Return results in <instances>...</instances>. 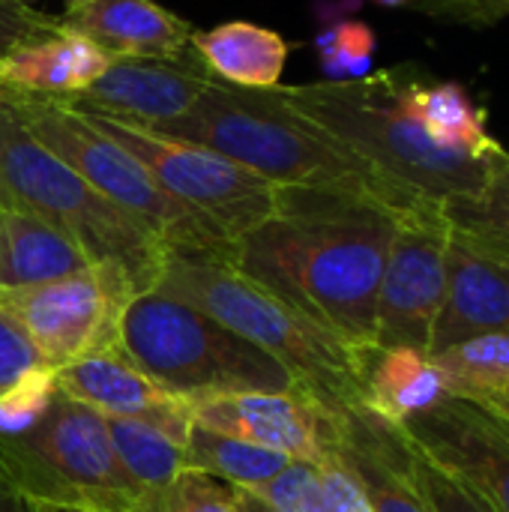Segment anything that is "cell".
Returning a JSON list of instances; mask_svg holds the SVG:
<instances>
[{
  "label": "cell",
  "mask_w": 509,
  "mask_h": 512,
  "mask_svg": "<svg viewBox=\"0 0 509 512\" xmlns=\"http://www.w3.org/2000/svg\"><path fill=\"white\" fill-rule=\"evenodd\" d=\"M408 72L411 66H393L354 81L279 84V93L300 117L345 144L414 201L441 210L447 201L483 189L509 150L480 156L438 144L408 105Z\"/></svg>",
  "instance_id": "3"
},
{
  "label": "cell",
  "mask_w": 509,
  "mask_h": 512,
  "mask_svg": "<svg viewBox=\"0 0 509 512\" xmlns=\"http://www.w3.org/2000/svg\"><path fill=\"white\" fill-rule=\"evenodd\" d=\"M288 462L291 459L276 453V450H264L255 444L201 429L195 423H192L189 438L183 444L186 471H201V474H210L228 486H243V489H255V486L267 483Z\"/></svg>",
  "instance_id": "25"
},
{
  "label": "cell",
  "mask_w": 509,
  "mask_h": 512,
  "mask_svg": "<svg viewBox=\"0 0 509 512\" xmlns=\"http://www.w3.org/2000/svg\"><path fill=\"white\" fill-rule=\"evenodd\" d=\"M399 429L426 462L471 489L492 510L509 512V417L501 408L447 396Z\"/></svg>",
  "instance_id": "12"
},
{
  "label": "cell",
  "mask_w": 509,
  "mask_h": 512,
  "mask_svg": "<svg viewBox=\"0 0 509 512\" xmlns=\"http://www.w3.org/2000/svg\"><path fill=\"white\" fill-rule=\"evenodd\" d=\"M315 465H318V474H321L327 512H372L366 489H363L360 477L354 474V468L339 453V444L333 450H327Z\"/></svg>",
  "instance_id": "32"
},
{
  "label": "cell",
  "mask_w": 509,
  "mask_h": 512,
  "mask_svg": "<svg viewBox=\"0 0 509 512\" xmlns=\"http://www.w3.org/2000/svg\"><path fill=\"white\" fill-rule=\"evenodd\" d=\"M450 396L447 381L429 351L384 348L372 351L366 366L363 405L378 417L402 426Z\"/></svg>",
  "instance_id": "21"
},
{
  "label": "cell",
  "mask_w": 509,
  "mask_h": 512,
  "mask_svg": "<svg viewBox=\"0 0 509 512\" xmlns=\"http://www.w3.org/2000/svg\"><path fill=\"white\" fill-rule=\"evenodd\" d=\"M111 54L87 36L57 24L48 33L24 39L0 57V96L69 102L87 90L108 66Z\"/></svg>",
  "instance_id": "18"
},
{
  "label": "cell",
  "mask_w": 509,
  "mask_h": 512,
  "mask_svg": "<svg viewBox=\"0 0 509 512\" xmlns=\"http://www.w3.org/2000/svg\"><path fill=\"white\" fill-rule=\"evenodd\" d=\"M405 96L417 120L438 144L480 156H495L504 150V144L486 129V111L459 81H438L411 66Z\"/></svg>",
  "instance_id": "23"
},
{
  "label": "cell",
  "mask_w": 509,
  "mask_h": 512,
  "mask_svg": "<svg viewBox=\"0 0 509 512\" xmlns=\"http://www.w3.org/2000/svg\"><path fill=\"white\" fill-rule=\"evenodd\" d=\"M339 453L360 477L372 512H432L414 471V447L405 432L354 405L339 414Z\"/></svg>",
  "instance_id": "16"
},
{
  "label": "cell",
  "mask_w": 509,
  "mask_h": 512,
  "mask_svg": "<svg viewBox=\"0 0 509 512\" xmlns=\"http://www.w3.org/2000/svg\"><path fill=\"white\" fill-rule=\"evenodd\" d=\"M0 483L36 510L144 512V495L114 456L105 417L54 396L42 420L0 435Z\"/></svg>",
  "instance_id": "7"
},
{
  "label": "cell",
  "mask_w": 509,
  "mask_h": 512,
  "mask_svg": "<svg viewBox=\"0 0 509 512\" xmlns=\"http://www.w3.org/2000/svg\"><path fill=\"white\" fill-rule=\"evenodd\" d=\"M138 294L141 288L120 264L96 261L54 282L0 288V306L27 333L42 366L63 369L120 354L123 315Z\"/></svg>",
  "instance_id": "10"
},
{
  "label": "cell",
  "mask_w": 509,
  "mask_h": 512,
  "mask_svg": "<svg viewBox=\"0 0 509 512\" xmlns=\"http://www.w3.org/2000/svg\"><path fill=\"white\" fill-rule=\"evenodd\" d=\"M12 105L27 132L84 177L102 198L135 219L168 252L222 255L231 240L201 213L168 195L153 174L117 141L99 132L78 108L60 99L0 96Z\"/></svg>",
  "instance_id": "8"
},
{
  "label": "cell",
  "mask_w": 509,
  "mask_h": 512,
  "mask_svg": "<svg viewBox=\"0 0 509 512\" xmlns=\"http://www.w3.org/2000/svg\"><path fill=\"white\" fill-rule=\"evenodd\" d=\"M90 255L48 222L0 204V288H27L90 267Z\"/></svg>",
  "instance_id": "20"
},
{
  "label": "cell",
  "mask_w": 509,
  "mask_h": 512,
  "mask_svg": "<svg viewBox=\"0 0 509 512\" xmlns=\"http://www.w3.org/2000/svg\"><path fill=\"white\" fill-rule=\"evenodd\" d=\"M57 24L60 15L39 12L27 0H0V57L15 45H21L24 39L54 30Z\"/></svg>",
  "instance_id": "35"
},
{
  "label": "cell",
  "mask_w": 509,
  "mask_h": 512,
  "mask_svg": "<svg viewBox=\"0 0 509 512\" xmlns=\"http://www.w3.org/2000/svg\"><path fill=\"white\" fill-rule=\"evenodd\" d=\"M0 204L63 231L90 261L120 264L141 291L153 288L168 255L153 234L42 147L6 99H0Z\"/></svg>",
  "instance_id": "6"
},
{
  "label": "cell",
  "mask_w": 509,
  "mask_h": 512,
  "mask_svg": "<svg viewBox=\"0 0 509 512\" xmlns=\"http://www.w3.org/2000/svg\"><path fill=\"white\" fill-rule=\"evenodd\" d=\"M105 426H108L114 456L123 465V471L132 477V483L141 489L144 510H147V504L165 486H171L177 480V474L186 471L183 444L171 441L168 435H162L144 423H132V420L105 417Z\"/></svg>",
  "instance_id": "26"
},
{
  "label": "cell",
  "mask_w": 509,
  "mask_h": 512,
  "mask_svg": "<svg viewBox=\"0 0 509 512\" xmlns=\"http://www.w3.org/2000/svg\"><path fill=\"white\" fill-rule=\"evenodd\" d=\"M441 216L456 240L509 267V153L489 174L483 189L447 201Z\"/></svg>",
  "instance_id": "24"
},
{
  "label": "cell",
  "mask_w": 509,
  "mask_h": 512,
  "mask_svg": "<svg viewBox=\"0 0 509 512\" xmlns=\"http://www.w3.org/2000/svg\"><path fill=\"white\" fill-rule=\"evenodd\" d=\"M492 405H495V408H501V411H504V414H507V417H509V396H504V399H498V402H492Z\"/></svg>",
  "instance_id": "40"
},
{
  "label": "cell",
  "mask_w": 509,
  "mask_h": 512,
  "mask_svg": "<svg viewBox=\"0 0 509 512\" xmlns=\"http://www.w3.org/2000/svg\"><path fill=\"white\" fill-rule=\"evenodd\" d=\"M60 24L111 57H180L192 48V24L156 0H66Z\"/></svg>",
  "instance_id": "19"
},
{
  "label": "cell",
  "mask_w": 509,
  "mask_h": 512,
  "mask_svg": "<svg viewBox=\"0 0 509 512\" xmlns=\"http://www.w3.org/2000/svg\"><path fill=\"white\" fill-rule=\"evenodd\" d=\"M504 18H509V0H438V21L495 27Z\"/></svg>",
  "instance_id": "36"
},
{
  "label": "cell",
  "mask_w": 509,
  "mask_h": 512,
  "mask_svg": "<svg viewBox=\"0 0 509 512\" xmlns=\"http://www.w3.org/2000/svg\"><path fill=\"white\" fill-rule=\"evenodd\" d=\"M210 78L216 75L195 48L180 57H114L87 90L69 99V105L153 129L183 117L201 99Z\"/></svg>",
  "instance_id": "14"
},
{
  "label": "cell",
  "mask_w": 509,
  "mask_h": 512,
  "mask_svg": "<svg viewBox=\"0 0 509 512\" xmlns=\"http://www.w3.org/2000/svg\"><path fill=\"white\" fill-rule=\"evenodd\" d=\"M192 423L303 462H318L339 444V414L303 390L201 399L192 402Z\"/></svg>",
  "instance_id": "13"
},
{
  "label": "cell",
  "mask_w": 509,
  "mask_h": 512,
  "mask_svg": "<svg viewBox=\"0 0 509 512\" xmlns=\"http://www.w3.org/2000/svg\"><path fill=\"white\" fill-rule=\"evenodd\" d=\"M315 45L327 81H354L369 75L378 51L375 30L363 21H336L321 30Z\"/></svg>",
  "instance_id": "28"
},
{
  "label": "cell",
  "mask_w": 509,
  "mask_h": 512,
  "mask_svg": "<svg viewBox=\"0 0 509 512\" xmlns=\"http://www.w3.org/2000/svg\"><path fill=\"white\" fill-rule=\"evenodd\" d=\"M150 132L204 144L276 186L354 195L399 216L438 210L414 201L345 144L300 117L282 99L279 84L261 90L210 78L201 99L183 117L159 123Z\"/></svg>",
  "instance_id": "2"
},
{
  "label": "cell",
  "mask_w": 509,
  "mask_h": 512,
  "mask_svg": "<svg viewBox=\"0 0 509 512\" xmlns=\"http://www.w3.org/2000/svg\"><path fill=\"white\" fill-rule=\"evenodd\" d=\"M369 3L390 6V9H414V12H423L429 18H438V0H369Z\"/></svg>",
  "instance_id": "38"
},
{
  "label": "cell",
  "mask_w": 509,
  "mask_h": 512,
  "mask_svg": "<svg viewBox=\"0 0 509 512\" xmlns=\"http://www.w3.org/2000/svg\"><path fill=\"white\" fill-rule=\"evenodd\" d=\"M450 396L498 402L509 396V333H486L432 354Z\"/></svg>",
  "instance_id": "27"
},
{
  "label": "cell",
  "mask_w": 509,
  "mask_h": 512,
  "mask_svg": "<svg viewBox=\"0 0 509 512\" xmlns=\"http://www.w3.org/2000/svg\"><path fill=\"white\" fill-rule=\"evenodd\" d=\"M54 384L57 393L93 408L102 417L144 423L177 444H186L189 438L192 405L132 366L123 351L54 369Z\"/></svg>",
  "instance_id": "15"
},
{
  "label": "cell",
  "mask_w": 509,
  "mask_h": 512,
  "mask_svg": "<svg viewBox=\"0 0 509 512\" xmlns=\"http://www.w3.org/2000/svg\"><path fill=\"white\" fill-rule=\"evenodd\" d=\"M81 114L99 132H105L111 141L129 150L168 195H174L180 204L210 219L228 240L249 234L252 228L264 225L279 213L282 186L258 177L255 171L231 162L216 150L204 144L156 135L150 129L105 114H87V111Z\"/></svg>",
  "instance_id": "9"
},
{
  "label": "cell",
  "mask_w": 509,
  "mask_h": 512,
  "mask_svg": "<svg viewBox=\"0 0 509 512\" xmlns=\"http://www.w3.org/2000/svg\"><path fill=\"white\" fill-rule=\"evenodd\" d=\"M414 456H417L414 459L417 483H420L432 512H498L492 510L483 498H477L471 489H465L462 483H456L453 477L438 471L432 462H426L417 450H414Z\"/></svg>",
  "instance_id": "33"
},
{
  "label": "cell",
  "mask_w": 509,
  "mask_h": 512,
  "mask_svg": "<svg viewBox=\"0 0 509 512\" xmlns=\"http://www.w3.org/2000/svg\"><path fill=\"white\" fill-rule=\"evenodd\" d=\"M252 492H258L264 501H270L282 512H327L321 474L315 462L291 459L276 477L255 486Z\"/></svg>",
  "instance_id": "30"
},
{
  "label": "cell",
  "mask_w": 509,
  "mask_h": 512,
  "mask_svg": "<svg viewBox=\"0 0 509 512\" xmlns=\"http://www.w3.org/2000/svg\"><path fill=\"white\" fill-rule=\"evenodd\" d=\"M42 366L33 342L15 324V318L0 306V396L30 369Z\"/></svg>",
  "instance_id": "34"
},
{
  "label": "cell",
  "mask_w": 509,
  "mask_h": 512,
  "mask_svg": "<svg viewBox=\"0 0 509 512\" xmlns=\"http://www.w3.org/2000/svg\"><path fill=\"white\" fill-rule=\"evenodd\" d=\"M450 231L441 210L402 213L381 273L375 309V351H429L447 288Z\"/></svg>",
  "instance_id": "11"
},
{
  "label": "cell",
  "mask_w": 509,
  "mask_h": 512,
  "mask_svg": "<svg viewBox=\"0 0 509 512\" xmlns=\"http://www.w3.org/2000/svg\"><path fill=\"white\" fill-rule=\"evenodd\" d=\"M144 512H234L231 486L201 471H183Z\"/></svg>",
  "instance_id": "31"
},
{
  "label": "cell",
  "mask_w": 509,
  "mask_h": 512,
  "mask_svg": "<svg viewBox=\"0 0 509 512\" xmlns=\"http://www.w3.org/2000/svg\"><path fill=\"white\" fill-rule=\"evenodd\" d=\"M39 512H63V510H39Z\"/></svg>",
  "instance_id": "41"
},
{
  "label": "cell",
  "mask_w": 509,
  "mask_h": 512,
  "mask_svg": "<svg viewBox=\"0 0 509 512\" xmlns=\"http://www.w3.org/2000/svg\"><path fill=\"white\" fill-rule=\"evenodd\" d=\"M231 504H234V512H282L270 501H264L258 492L243 489V486H231Z\"/></svg>",
  "instance_id": "37"
},
{
  "label": "cell",
  "mask_w": 509,
  "mask_h": 512,
  "mask_svg": "<svg viewBox=\"0 0 509 512\" xmlns=\"http://www.w3.org/2000/svg\"><path fill=\"white\" fill-rule=\"evenodd\" d=\"M396 222L399 213L366 198L282 186L279 213L231 240L219 258L372 354Z\"/></svg>",
  "instance_id": "1"
},
{
  "label": "cell",
  "mask_w": 509,
  "mask_h": 512,
  "mask_svg": "<svg viewBox=\"0 0 509 512\" xmlns=\"http://www.w3.org/2000/svg\"><path fill=\"white\" fill-rule=\"evenodd\" d=\"M0 512H39L33 504H27L15 489L0 483Z\"/></svg>",
  "instance_id": "39"
},
{
  "label": "cell",
  "mask_w": 509,
  "mask_h": 512,
  "mask_svg": "<svg viewBox=\"0 0 509 512\" xmlns=\"http://www.w3.org/2000/svg\"><path fill=\"white\" fill-rule=\"evenodd\" d=\"M192 48L204 66L237 87H276L288 60V42L252 21H225L213 30H195Z\"/></svg>",
  "instance_id": "22"
},
{
  "label": "cell",
  "mask_w": 509,
  "mask_h": 512,
  "mask_svg": "<svg viewBox=\"0 0 509 512\" xmlns=\"http://www.w3.org/2000/svg\"><path fill=\"white\" fill-rule=\"evenodd\" d=\"M486 333H509V267L450 234L447 288L432 327L429 354H441Z\"/></svg>",
  "instance_id": "17"
},
{
  "label": "cell",
  "mask_w": 509,
  "mask_h": 512,
  "mask_svg": "<svg viewBox=\"0 0 509 512\" xmlns=\"http://www.w3.org/2000/svg\"><path fill=\"white\" fill-rule=\"evenodd\" d=\"M150 291H162L186 306L201 309L267 357H273L297 387L342 414L363 405L366 396V351L312 321L288 300L234 270L219 255L168 252Z\"/></svg>",
  "instance_id": "4"
},
{
  "label": "cell",
  "mask_w": 509,
  "mask_h": 512,
  "mask_svg": "<svg viewBox=\"0 0 509 512\" xmlns=\"http://www.w3.org/2000/svg\"><path fill=\"white\" fill-rule=\"evenodd\" d=\"M57 396L54 369L36 366L21 375L3 396H0V435H15L42 420L48 405Z\"/></svg>",
  "instance_id": "29"
},
{
  "label": "cell",
  "mask_w": 509,
  "mask_h": 512,
  "mask_svg": "<svg viewBox=\"0 0 509 512\" xmlns=\"http://www.w3.org/2000/svg\"><path fill=\"white\" fill-rule=\"evenodd\" d=\"M123 357L180 399L231 393H291L297 381L264 351L162 291H141L120 333Z\"/></svg>",
  "instance_id": "5"
}]
</instances>
